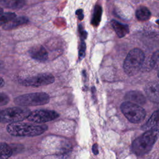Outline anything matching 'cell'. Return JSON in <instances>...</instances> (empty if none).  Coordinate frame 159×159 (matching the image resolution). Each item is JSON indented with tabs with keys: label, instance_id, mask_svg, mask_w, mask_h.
Returning <instances> with one entry per match:
<instances>
[{
	"label": "cell",
	"instance_id": "6da1fadb",
	"mask_svg": "<svg viewBox=\"0 0 159 159\" xmlns=\"http://www.w3.org/2000/svg\"><path fill=\"white\" fill-rule=\"evenodd\" d=\"M159 139V130H147L137 137L132 144V150L137 156H142L148 153Z\"/></svg>",
	"mask_w": 159,
	"mask_h": 159
},
{
	"label": "cell",
	"instance_id": "7a4b0ae2",
	"mask_svg": "<svg viewBox=\"0 0 159 159\" xmlns=\"http://www.w3.org/2000/svg\"><path fill=\"white\" fill-rule=\"evenodd\" d=\"M46 125H34L20 122L11 123L6 129L9 134L16 137H34L41 135L47 130Z\"/></svg>",
	"mask_w": 159,
	"mask_h": 159
},
{
	"label": "cell",
	"instance_id": "3957f363",
	"mask_svg": "<svg viewBox=\"0 0 159 159\" xmlns=\"http://www.w3.org/2000/svg\"><path fill=\"white\" fill-rule=\"evenodd\" d=\"M145 59L144 53L142 50L135 48L131 50L124 61V70L129 76L137 74L140 70Z\"/></svg>",
	"mask_w": 159,
	"mask_h": 159
},
{
	"label": "cell",
	"instance_id": "277c9868",
	"mask_svg": "<svg viewBox=\"0 0 159 159\" xmlns=\"http://www.w3.org/2000/svg\"><path fill=\"white\" fill-rule=\"evenodd\" d=\"M120 110L124 116L132 123L141 122L145 117V111L138 104L130 101L124 102L120 106Z\"/></svg>",
	"mask_w": 159,
	"mask_h": 159
},
{
	"label": "cell",
	"instance_id": "5b68a950",
	"mask_svg": "<svg viewBox=\"0 0 159 159\" xmlns=\"http://www.w3.org/2000/svg\"><path fill=\"white\" fill-rule=\"evenodd\" d=\"M30 112V110L25 107H9L1 111L0 120L2 123L18 122L27 119Z\"/></svg>",
	"mask_w": 159,
	"mask_h": 159
},
{
	"label": "cell",
	"instance_id": "8992f818",
	"mask_svg": "<svg viewBox=\"0 0 159 159\" xmlns=\"http://www.w3.org/2000/svg\"><path fill=\"white\" fill-rule=\"evenodd\" d=\"M49 101V96L43 92L24 94L14 99V102L21 106H40L48 103Z\"/></svg>",
	"mask_w": 159,
	"mask_h": 159
},
{
	"label": "cell",
	"instance_id": "52a82bcc",
	"mask_svg": "<svg viewBox=\"0 0 159 159\" xmlns=\"http://www.w3.org/2000/svg\"><path fill=\"white\" fill-rule=\"evenodd\" d=\"M55 81L54 76L50 73H40L23 80H20L19 83L25 86L39 87L48 85Z\"/></svg>",
	"mask_w": 159,
	"mask_h": 159
},
{
	"label": "cell",
	"instance_id": "ba28073f",
	"mask_svg": "<svg viewBox=\"0 0 159 159\" xmlns=\"http://www.w3.org/2000/svg\"><path fill=\"white\" fill-rule=\"evenodd\" d=\"M59 117V114L54 111L40 109L31 112L27 119L35 123H45L53 120Z\"/></svg>",
	"mask_w": 159,
	"mask_h": 159
},
{
	"label": "cell",
	"instance_id": "9c48e42d",
	"mask_svg": "<svg viewBox=\"0 0 159 159\" xmlns=\"http://www.w3.org/2000/svg\"><path fill=\"white\" fill-rule=\"evenodd\" d=\"M144 90L147 96L151 101L159 103V82L153 81L148 83Z\"/></svg>",
	"mask_w": 159,
	"mask_h": 159
},
{
	"label": "cell",
	"instance_id": "30bf717a",
	"mask_svg": "<svg viewBox=\"0 0 159 159\" xmlns=\"http://www.w3.org/2000/svg\"><path fill=\"white\" fill-rule=\"evenodd\" d=\"M29 53L32 58L41 62L47 61L48 57V52H47L46 49L41 45L33 46L29 49Z\"/></svg>",
	"mask_w": 159,
	"mask_h": 159
},
{
	"label": "cell",
	"instance_id": "8fae6325",
	"mask_svg": "<svg viewBox=\"0 0 159 159\" xmlns=\"http://www.w3.org/2000/svg\"><path fill=\"white\" fill-rule=\"evenodd\" d=\"M159 128V109L155 111L148 120L142 126L143 130H156Z\"/></svg>",
	"mask_w": 159,
	"mask_h": 159
},
{
	"label": "cell",
	"instance_id": "7c38bea8",
	"mask_svg": "<svg viewBox=\"0 0 159 159\" xmlns=\"http://www.w3.org/2000/svg\"><path fill=\"white\" fill-rule=\"evenodd\" d=\"M125 99L129 101L138 104H144L146 102L145 97L139 91H130L125 96Z\"/></svg>",
	"mask_w": 159,
	"mask_h": 159
},
{
	"label": "cell",
	"instance_id": "4fadbf2b",
	"mask_svg": "<svg viewBox=\"0 0 159 159\" xmlns=\"http://www.w3.org/2000/svg\"><path fill=\"white\" fill-rule=\"evenodd\" d=\"M111 25L119 38H122L129 32V29L127 25L122 24L116 20H112Z\"/></svg>",
	"mask_w": 159,
	"mask_h": 159
},
{
	"label": "cell",
	"instance_id": "5bb4252c",
	"mask_svg": "<svg viewBox=\"0 0 159 159\" xmlns=\"http://www.w3.org/2000/svg\"><path fill=\"white\" fill-rule=\"evenodd\" d=\"M28 22V19L25 17H16L11 21L9 22L7 24H5L2 25V28L5 30L12 29L14 28L17 27L19 25L26 24Z\"/></svg>",
	"mask_w": 159,
	"mask_h": 159
},
{
	"label": "cell",
	"instance_id": "9a60e30c",
	"mask_svg": "<svg viewBox=\"0 0 159 159\" xmlns=\"http://www.w3.org/2000/svg\"><path fill=\"white\" fill-rule=\"evenodd\" d=\"M1 4L7 8L18 9L25 5V0H1Z\"/></svg>",
	"mask_w": 159,
	"mask_h": 159
},
{
	"label": "cell",
	"instance_id": "2e32d148",
	"mask_svg": "<svg viewBox=\"0 0 159 159\" xmlns=\"http://www.w3.org/2000/svg\"><path fill=\"white\" fill-rule=\"evenodd\" d=\"M135 16L139 20L145 21L150 19L151 16V12L147 7L145 6H140L137 9L135 12Z\"/></svg>",
	"mask_w": 159,
	"mask_h": 159
},
{
	"label": "cell",
	"instance_id": "e0dca14e",
	"mask_svg": "<svg viewBox=\"0 0 159 159\" xmlns=\"http://www.w3.org/2000/svg\"><path fill=\"white\" fill-rule=\"evenodd\" d=\"M102 12V10L101 7L99 5H96L94 8V13L91 19V24L93 26L97 27L99 25L101 20Z\"/></svg>",
	"mask_w": 159,
	"mask_h": 159
},
{
	"label": "cell",
	"instance_id": "ac0fdd59",
	"mask_svg": "<svg viewBox=\"0 0 159 159\" xmlns=\"http://www.w3.org/2000/svg\"><path fill=\"white\" fill-rule=\"evenodd\" d=\"M12 154V150L6 143H1V158L6 159L9 158Z\"/></svg>",
	"mask_w": 159,
	"mask_h": 159
},
{
	"label": "cell",
	"instance_id": "d6986e66",
	"mask_svg": "<svg viewBox=\"0 0 159 159\" xmlns=\"http://www.w3.org/2000/svg\"><path fill=\"white\" fill-rule=\"evenodd\" d=\"M16 17V15L15 13H13V12L2 13V14H1L0 24L1 25H3L4 24H7L9 22L11 21Z\"/></svg>",
	"mask_w": 159,
	"mask_h": 159
},
{
	"label": "cell",
	"instance_id": "ffe728a7",
	"mask_svg": "<svg viewBox=\"0 0 159 159\" xmlns=\"http://www.w3.org/2000/svg\"><path fill=\"white\" fill-rule=\"evenodd\" d=\"M150 66L153 69L159 70V50L152 55L150 60Z\"/></svg>",
	"mask_w": 159,
	"mask_h": 159
},
{
	"label": "cell",
	"instance_id": "44dd1931",
	"mask_svg": "<svg viewBox=\"0 0 159 159\" xmlns=\"http://www.w3.org/2000/svg\"><path fill=\"white\" fill-rule=\"evenodd\" d=\"M86 52V43L84 40H81L80 48H79V60H81L85 56Z\"/></svg>",
	"mask_w": 159,
	"mask_h": 159
},
{
	"label": "cell",
	"instance_id": "7402d4cb",
	"mask_svg": "<svg viewBox=\"0 0 159 159\" xmlns=\"http://www.w3.org/2000/svg\"><path fill=\"white\" fill-rule=\"evenodd\" d=\"M9 101V97L4 93H1L0 94V104L1 106H4L7 104Z\"/></svg>",
	"mask_w": 159,
	"mask_h": 159
},
{
	"label": "cell",
	"instance_id": "603a6c76",
	"mask_svg": "<svg viewBox=\"0 0 159 159\" xmlns=\"http://www.w3.org/2000/svg\"><path fill=\"white\" fill-rule=\"evenodd\" d=\"M79 33L80 34V38L81 40H84L87 37V32L83 29L81 24H80L79 25Z\"/></svg>",
	"mask_w": 159,
	"mask_h": 159
},
{
	"label": "cell",
	"instance_id": "cb8c5ba5",
	"mask_svg": "<svg viewBox=\"0 0 159 159\" xmlns=\"http://www.w3.org/2000/svg\"><path fill=\"white\" fill-rule=\"evenodd\" d=\"M76 14L78 16V19L80 20H82L84 17V14H83V10L82 9H78L76 11Z\"/></svg>",
	"mask_w": 159,
	"mask_h": 159
},
{
	"label": "cell",
	"instance_id": "d4e9b609",
	"mask_svg": "<svg viewBox=\"0 0 159 159\" xmlns=\"http://www.w3.org/2000/svg\"><path fill=\"white\" fill-rule=\"evenodd\" d=\"M92 151H93V153L94 154V155H98V153H99V150H98V144L97 143H94L93 145V147H92Z\"/></svg>",
	"mask_w": 159,
	"mask_h": 159
},
{
	"label": "cell",
	"instance_id": "484cf974",
	"mask_svg": "<svg viewBox=\"0 0 159 159\" xmlns=\"http://www.w3.org/2000/svg\"><path fill=\"white\" fill-rule=\"evenodd\" d=\"M1 84V88H2L4 85V80L2 78H1V84Z\"/></svg>",
	"mask_w": 159,
	"mask_h": 159
},
{
	"label": "cell",
	"instance_id": "4316f807",
	"mask_svg": "<svg viewBox=\"0 0 159 159\" xmlns=\"http://www.w3.org/2000/svg\"><path fill=\"white\" fill-rule=\"evenodd\" d=\"M156 22H157V24H158L159 25V19H158V20H157L156 21Z\"/></svg>",
	"mask_w": 159,
	"mask_h": 159
},
{
	"label": "cell",
	"instance_id": "83f0119b",
	"mask_svg": "<svg viewBox=\"0 0 159 159\" xmlns=\"http://www.w3.org/2000/svg\"><path fill=\"white\" fill-rule=\"evenodd\" d=\"M158 76L159 77V72H158Z\"/></svg>",
	"mask_w": 159,
	"mask_h": 159
},
{
	"label": "cell",
	"instance_id": "f1b7e54d",
	"mask_svg": "<svg viewBox=\"0 0 159 159\" xmlns=\"http://www.w3.org/2000/svg\"><path fill=\"white\" fill-rule=\"evenodd\" d=\"M158 17H159V15H158Z\"/></svg>",
	"mask_w": 159,
	"mask_h": 159
}]
</instances>
